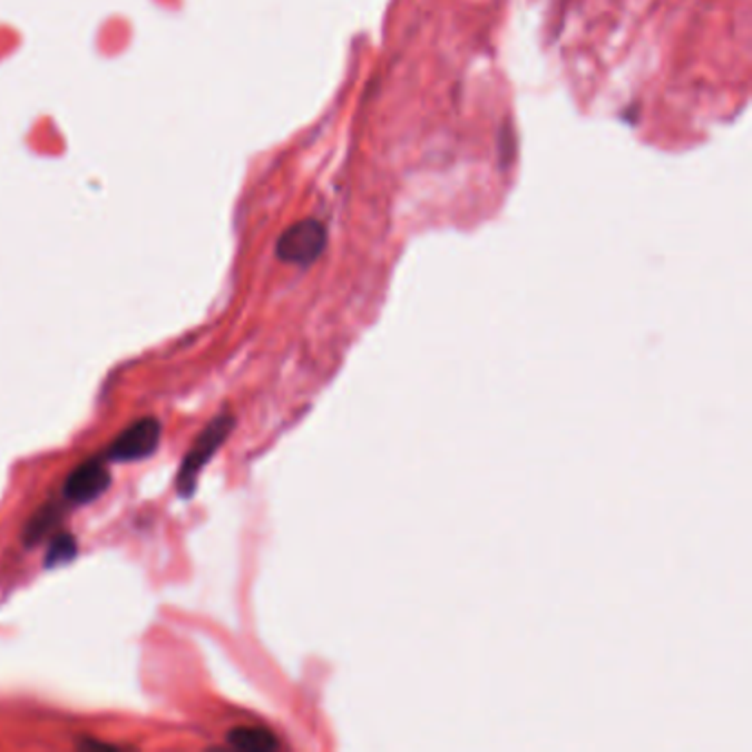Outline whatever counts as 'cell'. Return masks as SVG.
<instances>
[{
	"label": "cell",
	"instance_id": "cell-6",
	"mask_svg": "<svg viewBox=\"0 0 752 752\" xmlns=\"http://www.w3.org/2000/svg\"><path fill=\"white\" fill-rule=\"evenodd\" d=\"M78 551V543L71 535H58L51 540L47 551V567H58L69 563Z\"/></svg>",
	"mask_w": 752,
	"mask_h": 752
},
{
	"label": "cell",
	"instance_id": "cell-2",
	"mask_svg": "<svg viewBox=\"0 0 752 752\" xmlns=\"http://www.w3.org/2000/svg\"><path fill=\"white\" fill-rule=\"evenodd\" d=\"M326 247V229L316 218H303L290 225L276 241V256L292 265H312Z\"/></svg>",
	"mask_w": 752,
	"mask_h": 752
},
{
	"label": "cell",
	"instance_id": "cell-4",
	"mask_svg": "<svg viewBox=\"0 0 752 752\" xmlns=\"http://www.w3.org/2000/svg\"><path fill=\"white\" fill-rule=\"evenodd\" d=\"M110 486V472L105 466V459H89L71 470L65 481V497L71 504L85 506L96 501L100 495L107 492Z\"/></svg>",
	"mask_w": 752,
	"mask_h": 752
},
{
	"label": "cell",
	"instance_id": "cell-3",
	"mask_svg": "<svg viewBox=\"0 0 752 752\" xmlns=\"http://www.w3.org/2000/svg\"><path fill=\"white\" fill-rule=\"evenodd\" d=\"M162 439V424L153 418L137 420L128 429L121 430L105 452L108 461H139L150 457Z\"/></svg>",
	"mask_w": 752,
	"mask_h": 752
},
{
	"label": "cell",
	"instance_id": "cell-7",
	"mask_svg": "<svg viewBox=\"0 0 752 752\" xmlns=\"http://www.w3.org/2000/svg\"><path fill=\"white\" fill-rule=\"evenodd\" d=\"M58 524V510L53 508H42L27 526V533H25V540L31 545L36 540L45 537L53 526Z\"/></svg>",
	"mask_w": 752,
	"mask_h": 752
},
{
	"label": "cell",
	"instance_id": "cell-5",
	"mask_svg": "<svg viewBox=\"0 0 752 752\" xmlns=\"http://www.w3.org/2000/svg\"><path fill=\"white\" fill-rule=\"evenodd\" d=\"M227 742L238 749V751L247 752H270L276 751L281 744L274 738V733H270L267 729H258V726H241L229 731Z\"/></svg>",
	"mask_w": 752,
	"mask_h": 752
},
{
	"label": "cell",
	"instance_id": "cell-1",
	"mask_svg": "<svg viewBox=\"0 0 752 752\" xmlns=\"http://www.w3.org/2000/svg\"><path fill=\"white\" fill-rule=\"evenodd\" d=\"M234 429V418L229 413H221L215 420L202 430L188 455L184 457L177 475V492L182 497H191L197 488V479L206 463L215 457L216 450L223 446L227 434Z\"/></svg>",
	"mask_w": 752,
	"mask_h": 752
}]
</instances>
